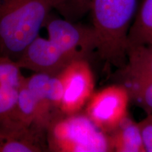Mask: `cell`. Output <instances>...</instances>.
Returning <instances> with one entry per match:
<instances>
[{"label": "cell", "mask_w": 152, "mask_h": 152, "mask_svg": "<svg viewBox=\"0 0 152 152\" xmlns=\"http://www.w3.org/2000/svg\"><path fill=\"white\" fill-rule=\"evenodd\" d=\"M130 102V95L124 85H109L93 93L84 113L101 131L109 134L129 114Z\"/></svg>", "instance_id": "4"}, {"label": "cell", "mask_w": 152, "mask_h": 152, "mask_svg": "<svg viewBox=\"0 0 152 152\" xmlns=\"http://www.w3.org/2000/svg\"><path fill=\"white\" fill-rule=\"evenodd\" d=\"M120 72L122 76L121 84L128 90L130 102L143 109L147 114L152 113V79Z\"/></svg>", "instance_id": "12"}, {"label": "cell", "mask_w": 152, "mask_h": 152, "mask_svg": "<svg viewBox=\"0 0 152 152\" xmlns=\"http://www.w3.org/2000/svg\"><path fill=\"white\" fill-rule=\"evenodd\" d=\"M58 75L64 88L61 113L72 115L83 111L94 92V77L88 60L74 61Z\"/></svg>", "instance_id": "6"}, {"label": "cell", "mask_w": 152, "mask_h": 152, "mask_svg": "<svg viewBox=\"0 0 152 152\" xmlns=\"http://www.w3.org/2000/svg\"><path fill=\"white\" fill-rule=\"evenodd\" d=\"M74 61L50 39L37 37L16 61L20 68L57 75Z\"/></svg>", "instance_id": "8"}, {"label": "cell", "mask_w": 152, "mask_h": 152, "mask_svg": "<svg viewBox=\"0 0 152 152\" xmlns=\"http://www.w3.org/2000/svg\"><path fill=\"white\" fill-rule=\"evenodd\" d=\"M8 118L27 126H36L37 119V102L25 83L24 76L19 87L14 109Z\"/></svg>", "instance_id": "15"}, {"label": "cell", "mask_w": 152, "mask_h": 152, "mask_svg": "<svg viewBox=\"0 0 152 152\" xmlns=\"http://www.w3.org/2000/svg\"><path fill=\"white\" fill-rule=\"evenodd\" d=\"M16 61L0 55V119L8 118L16 105L23 75Z\"/></svg>", "instance_id": "10"}, {"label": "cell", "mask_w": 152, "mask_h": 152, "mask_svg": "<svg viewBox=\"0 0 152 152\" xmlns=\"http://www.w3.org/2000/svg\"><path fill=\"white\" fill-rule=\"evenodd\" d=\"M137 0H91L90 12L96 34V53L106 64L122 68L127 63L126 45Z\"/></svg>", "instance_id": "2"}, {"label": "cell", "mask_w": 152, "mask_h": 152, "mask_svg": "<svg viewBox=\"0 0 152 152\" xmlns=\"http://www.w3.org/2000/svg\"><path fill=\"white\" fill-rule=\"evenodd\" d=\"M127 63L119 71L152 79V43L128 46Z\"/></svg>", "instance_id": "14"}, {"label": "cell", "mask_w": 152, "mask_h": 152, "mask_svg": "<svg viewBox=\"0 0 152 152\" xmlns=\"http://www.w3.org/2000/svg\"><path fill=\"white\" fill-rule=\"evenodd\" d=\"M146 152H152V113L138 122Z\"/></svg>", "instance_id": "17"}, {"label": "cell", "mask_w": 152, "mask_h": 152, "mask_svg": "<svg viewBox=\"0 0 152 152\" xmlns=\"http://www.w3.org/2000/svg\"><path fill=\"white\" fill-rule=\"evenodd\" d=\"M152 43V0H143L127 38L128 46Z\"/></svg>", "instance_id": "13"}, {"label": "cell", "mask_w": 152, "mask_h": 152, "mask_svg": "<svg viewBox=\"0 0 152 152\" xmlns=\"http://www.w3.org/2000/svg\"><path fill=\"white\" fill-rule=\"evenodd\" d=\"M25 83L35 96L37 104V119L36 126L47 131V128L61 113L64 88L58 75L34 73L28 77H25Z\"/></svg>", "instance_id": "7"}, {"label": "cell", "mask_w": 152, "mask_h": 152, "mask_svg": "<svg viewBox=\"0 0 152 152\" xmlns=\"http://www.w3.org/2000/svg\"><path fill=\"white\" fill-rule=\"evenodd\" d=\"M47 144L53 152L113 151L108 134L82 111L53 119L47 128Z\"/></svg>", "instance_id": "3"}, {"label": "cell", "mask_w": 152, "mask_h": 152, "mask_svg": "<svg viewBox=\"0 0 152 152\" xmlns=\"http://www.w3.org/2000/svg\"><path fill=\"white\" fill-rule=\"evenodd\" d=\"M107 134L114 152H146L139 123L129 114Z\"/></svg>", "instance_id": "11"}, {"label": "cell", "mask_w": 152, "mask_h": 152, "mask_svg": "<svg viewBox=\"0 0 152 152\" xmlns=\"http://www.w3.org/2000/svg\"><path fill=\"white\" fill-rule=\"evenodd\" d=\"M54 0H0V55L16 61L54 9Z\"/></svg>", "instance_id": "1"}, {"label": "cell", "mask_w": 152, "mask_h": 152, "mask_svg": "<svg viewBox=\"0 0 152 152\" xmlns=\"http://www.w3.org/2000/svg\"><path fill=\"white\" fill-rule=\"evenodd\" d=\"M54 9L64 18L77 22L90 12L91 0H54Z\"/></svg>", "instance_id": "16"}, {"label": "cell", "mask_w": 152, "mask_h": 152, "mask_svg": "<svg viewBox=\"0 0 152 152\" xmlns=\"http://www.w3.org/2000/svg\"><path fill=\"white\" fill-rule=\"evenodd\" d=\"M48 151L47 131L9 118L0 119V152Z\"/></svg>", "instance_id": "9"}, {"label": "cell", "mask_w": 152, "mask_h": 152, "mask_svg": "<svg viewBox=\"0 0 152 152\" xmlns=\"http://www.w3.org/2000/svg\"><path fill=\"white\" fill-rule=\"evenodd\" d=\"M49 39L73 61L88 60L97 50L98 39L93 26L72 22L49 15L45 23Z\"/></svg>", "instance_id": "5"}]
</instances>
